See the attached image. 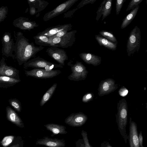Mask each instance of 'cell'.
<instances>
[{
	"instance_id": "cell-8",
	"label": "cell",
	"mask_w": 147,
	"mask_h": 147,
	"mask_svg": "<svg viewBox=\"0 0 147 147\" xmlns=\"http://www.w3.org/2000/svg\"><path fill=\"white\" fill-rule=\"evenodd\" d=\"M78 0H69L61 3L53 9L45 14L43 17L44 21H48L66 12Z\"/></svg>"
},
{
	"instance_id": "cell-9",
	"label": "cell",
	"mask_w": 147,
	"mask_h": 147,
	"mask_svg": "<svg viewBox=\"0 0 147 147\" xmlns=\"http://www.w3.org/2000/svg\"><path fill=\"white\" fill-rule=\"evenodd\" d=\"M26 76H30L40 79L52 78L55 77L61 73L59 70H52L47 71L42 69L34 68L31 70H24Z\"/></svg>"
},
{
	"instance_id": "cell-13",
	"label": "cell",
	"mask_w": 147,
	"mask_h": 147,
	"mask_svg": "<svg viewBox=\"0 0 147 147\" xmlns=\"http://www.w3.org/2000/svg\"><path fill=\"white\" fill-rule=\"evenodd\" d=\"M88 118L87 116L82 112L73 113L65 119V122L71 126L80 127L85 123Z\"/></svg>"
},
{
	"instance_id": "cell-38",
	"label": "cell",
	"mask_w": 147,
	"mask_h": 147,
	"mask_svg": "<svg viewBox=\"0 0 147 147\" xmlns=\"http://www.w3.org/2000/svg\"><path fill=\"white\" fill-rule=\"evenodd\" d=\"M96 0H83L78 4L76 8L78 9L83 7L84 5L89 3L93 4Z\"/></svg>"
},
{
	"instance_id": "cell-14",
	"label": "cell",
	"mask_w": 147,
	"mask_h": 147,
	"mask_svg": "<svg viewBox=\"0 0 147 147\" xmlns=\"http://www.w3.org/2000/svg\"><path fill=\"white\" fill-rule=\"evenodd\" d=\"M129 134L128 136L129 147H140L136 123L129 118Z\"/></svg>"
},
{
	"instance_id": "cell-4",
	"label": "cell",
	"mask_w": 147,
	"mask_h": 147,
	"mask_svg": "<svg viewBox=\"0 0 147 147\" xmlns=\"http://www.w3.org/2000/svg\"><path fill=\"white\" fill-rule=\"evenodd\" d=\"M24 68L32 67L42 68L47 71H50L54 68H63V66L60 64H56L47 61L39 57L29 60L23 64Z\"/></svg>"
},
{
	"instance_id": "cell-24",
	"label": "cell",
	"mask_w": 147,
	"mask_h": 147,
	"mask_svg": "<svg viewBox=\"0 0 147 147\" xmlns=\"http://www.w3.org/2000/svg\"><path fill=\"white\" fill-rule=\"evenodd\" d=\"M139 5L132 9L129 14L127 15L123 20L121 25V28L123 29L126 27L131 22L136 16L139 10Z\"/></svg>"
},
{
	"instance_id": "cell-1",
	"label": "cell",
	"mask_w": 147,
	"mask_h": 147,
	"mask_svg": "<svg viewBox=\"0 0 147 147\" xmlns=\"http://www.w3.org/2000/svg\"><path fill=\"white\" fill-rule=\"evenodd\" d=\"M23 34L19 32L15 35L16 42L14 51L15 59L19 65L26 63L44 48L42 46H36L33 42L30 43L29 40Z\"/></svg>"
},
{
	"instance_id": "cell-18",
	"label": "cell",
	"mask_w": 147,
	"mask_h": 147,
	"mask_svg": "<svg viewBox=\"0 0 147 147\" xmlns=\"http://www.w3.org/2000/svg\"><path fill=\"white\" fill-rule=\"evenodd\" d=\"M71 24H59L48 28L44 30L39 32L37 35H43L49 37L52 36L58 32L69 28H72Z\"/></svg>"
},
{
	"instance_id": "cell-17",
	"label": "cell",
	"mask_w": 147,
	"mask_h": 147,
	"mask_svg": "<svg viewBox=\"0 0 147 147\" xmlns=\"http://www.w3.org/2000/svg\"><path fill=\"white\" fill-rule=\"evenodd\" d=\"M6 111V118L8 121L19 127L22 128L24 127V123L21 119L11 107L7 106Z\"/></svg>"
},
{
	"instance_id": "cell-12",
	"label": "cell",
	"mask_w": 147,
	"mask_h": 147,
	"mask_svg": "<svg viewBox=\"0 0 147 147\" xmlns=\"http://www.w3.org/2000/svg\"><path fill=\"white\" fill-rule=\"evenodd\" d=\"M5 59L3 57L0 60V77L6 76L20 79L19 71L16 68L8 66L5 61Z\"/></svg>"
},
{
	"instance_id": "cell-2",
	"label": "cell",
	"mask_w": 147,
	"mask_h": 147,
	"mask_svg": "<svg viewBox=\"0 0 147 147\" xmlns=\"http://www.w3.org/2000/svg\"><path fill=\"white\" fill-rule=\"evenodd\" d=\"M117 112L116 115V121L118 129L125 143H127L128 135L126 127L127 123L128 106L125 98L120 100L117 104Z\"/></svg>"
},
{
	"instance_id": "cell-23",
	"label": "cell",
	"mask_w": 147,
	"mask_h": 147,
	"mask_svg": "<svg viewBox=\"0 0 147 147\" xmlns=\"http://www.w3.org/2000/svg\"><path fill=\"white\" fill-rule=\"evenodd\" d=\"M36 44L40 46L52 47L51 38L50 37L43 35H38L33 37Z\"/></svg>"
},
{
	"instance_id": "cell-37",
	"label": "cell",
	"mask_w": 147,
	"mask_h": 147,
	"mask_svg": "<svg viewBox=\"0 0 147 147\" xmlns=\"http://www.w3.org/2000/svg\"><path fill=\"white\" fill-rule=\"evenodd\" d=\"M106 1V0H104L102 1L96 12L97 15L96 17V20L97 21L98 20L102 15L101 14L102 9Z\"/></svg>"
},
{
	"instance_id": "cell-33",
	"label": "cell",
	"mask_w": 147,
	"mask_h": 147,
	"mask_svg": "<svg viewBox=\"0 0 147 147\" xmlns=\"http://www.w3.org/2000/svg\"><path fill=\"white\" fill-rule=\"evenodd\" d=\"M81 135L82 137L85 147H93L90 144L88 137L87 133L83 130L81 132Z\"/></svg>"
},
{
	"instance_id": "cell-15",
	"label": "cell",
	"mask_w": 147,
	"mask_h": 147,
	"mask_svg": "<svg viewBox=\"0 0 147 147\" xmlns=\"http://www.w3.org/2000/svg\"><path fill=\"white\" fill-rule=\"evenodd\" d=\"M13 25L16 28L22 30H30L39 26L35 21H31L28 18L23 17L14 20Z\"/></svg>"
},
{
	"instance_id": "cell-30",
	"label": "cell",
	"mask_w": 147,
	"mask_h": 147,
	"mask_svg": "<svg viewBox=\"0 0 147 147\" xmlns=\"http://www.w3.org/2000/svg\"><path fill=\"white\" fill-rule=\"evenodd\" d=\"M8 102L16 111L18 113L21 112L22 109L21 104L18 100L16 98H11L8 100Z\"/></svg>"
},
{
	"instance_id": "cell-44",
	"label": "cell",
	"mask_w": 147,
	"mask_h": 147,
	"mask_svg": "<svg viewBox=\"0 0 147 147\" xmlns=\"http://www.w3.org/2000/svg\"><path fill=\"white\" fill-rule=\"evenodd\" d=\"M77 147H85L83 139H80L76 143Z\"/></svg>"
},
{
	"instance_id": "cell-27",
	"label": "cell",
	"mask_w": 147,
	"mask_h": 147,
	"mask_svg": "<svg viewBox=\"0 0 147 147\" xmlns=\"http://www.w3.org/2000/svg\"><path fill=\"white\" fill-rule=\"evenodd\" d=\"M112 0H106L105 3L102 10V21L111 14L112 7Z\"/></svg>"
},
{
	"instance_id": "cell-28",
	"label": "cell",
	"mask_w": 147,
	"mask_h": 147,
	"mask_svg": "<svg viewBox=\"0 0 147 147\" xmlns=\"http://www.w3.org/2000/svg\"><path fill=\"white\" fill-rule=\"evenodd\" d=\"M99 33L100 35L109 41L114 43L117 44L118 42L117 38L111 32L102 30L99 32Z\"/></svg>"
},
{
	"instance_id": "cell-29",
	"label": "cell",
	"mask_w": 147,
	"mask_h": 147,
	"mask_svg": "<svg viewBox=\"0 0 147 147\" xmlns=\"http://www.w3.org/2000/svg\"><path fill=\"white\" fill-rule=\"evenodd\" d=\"M16 138L13 136H8L4 137L0 142L3 147H9L16 141Z\"/></svg>"
},
{
	"instance_id": "cell-5",
	"label": "cell",
	"mask_w": 147,
	"mask_h": 147,
	"mask_svg": "<svg viewBox=\"0 0 147 147\" xmlns=\"http://www.w3.org/2000/svg\"><path fill=\"white\" fill-rule=\"evenodd\" d=\"M72 62L70 61L67 64L70 67L72 72L68 77V79L75 81L85 80L88 72L86 67L80 62L77 61L74 64L72 63Z\"/></svg>"
},
{
	"instance_id": "cell-3",
	"label": "cell",
	"mask_w": 147,
	"mask_h": 147,
	"mask_svg": "<svg viewBox=\"0 0 147 147\" xmlns=\"http://www.w3.org/2000/svg\"><path fill=\"white\" fill-rule=\"evenodd\" d=\"M141 32L140 28L135 26L130 32L126 45L128 56H130L135 52H138L140 47Z\"/></svg>"
},
{
	"instance_id": "cell-42",
	"label": "cell",
	"mask_w": 147,
	"mask_h": 147,
	"mask_svg": "<svg viewBox=\"0 0 147 147\" xmlns=\"http://www.w3.org/2000/svg\"><path fill=\"white\" fill-rule=\"evenodd\" d=\"M139 143L140 147H144L143 146V136L141 131L138 134Z\"/></svg>"
},
{
	"instance_id": "cell-19",
	"label": "cell",
	"mask_w": 147,
	"mask_h": 147,
	"mask_svg": "<svg viewBox=\"0 0 147 147\" xmlns=\"http://www.w3.org/2000/svg\"><path fill=\"white\" fill-rule=\"evenodd\" d=\"M79 56L86 63L95 66L98 65L101 62V57L89 53H81Z\"/></svg>"
},
{
	"instance_id": "cell-36",
	"label": "cell",
	"mask_w": 147,
	"mask_h": 147,
	"mask_svg": "<svg viewBox=\"0 0 147 147\" xmlns=\"http://www.w3.org/2000/svg\"><path fill=\"white\" fill-rule=\"evenodd\" d=\"M125 1L126 0H116L115 5L116 15H117L119 14L123 4Z\"/></svg>"
},
{
	"instance_id": "cell-7",
	"label": "cell",
	"mask_w": 147,
	"mask_h": 147,
	"mask_svg": "<svg viewBox=\"0 0 147 147\" xmlns=\"http://www.w3.org/2000/svg\"><path fill=\"white\" fill-rule=\"evenodd\" d=\"M1 43L2 55L7 57H11L14 60L15 57L13 52L14 51L15 43L11 33L6 32L4 34L1 39Z\"/></svg>"
},
{
	"instance_id": "cell-21",
	"label": "cell",
	"mask_w": 147,
	"mask_h": 147,
	"mask_svg": "<svg viewBox=\"0 0 147 147\" xmlns=\"http://www.w3.org/2000/svg\"><path fill=\"white\" fill-rule=\"evenodd\" d=\"M95 38L100 46H102L113 51H115L117 47V44L114 43L108 40L100 34L96 35Z\"/></svg>"
},
{
	"instance_id": "cell-43",
	"label": "cell",
	"mask_w": 147,
	"mask_h": 147,
	"mask_svg": "<svg viewBox=\"0 0 147 147\" xmlns=\"http://www.w3.org/2000/svg\"><path fill=\"white\" fill-rule=\"evenodd\" d=\"M30 6V13L31 15H34L37 13L36 9L33 6L29 5Z\"/></svg>"
},
{
	"instance_id": "cell-41",
	"label": "cell",
	"mask_w": 147,
	"mask_h": 147,
	"mask_svg": "<svg viewBox=\"0 0 147 147\" xmlns=\"http://www.w3.org/2000/svg\"><path fill=\"white\" fill-rule=\"evenodd\" d=\"M78 9L76 8L72 10H71L64 14V18H71L75 12Z\"/></svg>"
},
{
	"instance_id": "cell-6",
	"label": "cell",
	"mask_w": 147,
	"mask_h": 147,
	"mask_svg": "<svg viewBox=\"0 0 147 147\" xmlns=\"http://www.w3.org/2000/svg\"><path fill=\"white\" fill-rule=\"evenodd\" d=\"M77 30H74L68 32L65 35L60 37H51L52 47L62 48L71 47L74 43Z\"/></svg>"
},
{
	"instance_id": "cell-16",
	"label": "cell",
	"mask_w": 147,
	"mask_h": 147,
	"mask_svg": "<svg viewBox=\"0 0 147 147\" xmlns=\"http://www.w3.org/2000/svg\"><path fill=\"white\" fill-rule=\"evenodd\" d=\"M36 144L49 147H64L65 146L64 139L52 138L48 137H45L38 140Z\"/></svg>"
},
{
	"instance_id": "cell-11",
	"label": "cell",
	"mask_w": 147,
	"mask_h": 147,
	"mask_svg": "<svg viewBox=\"0 0 147 147\" xmlns=\"http://www.w3.org/2000/svg\"><path fill=\"white\" fill-rule=\"evenodd\" d=\"M46 52L50 57L63 66L65 65V61L68 59L65 50L58 47H49L46 49Z\"/></svg>"
},
{
	"instance_id": "cell-25",
	"label": "cell",
	"mask_w": 147,
	"mask_h": 147,
	"mask_svg": "<svg viewBox=\"0 0 147 147\" xmlns=\"http://www.w3.org/2000/svg\"><path fill=\"white\" fill-rule=\"evenodd\" d=\"M29 5L34 6L37 10V13L44 9L49 4V3L43 0H28Z\"/></svg>"
},
{
	"instance_id": "cell-26",
	"label": "cell",
	"mask_w": 147,
	"mask_h": 147,
	"mask_svg": "<svg viewBox=\"0 0 147 147\" xmlns=\"http://www.w3.org/2000/svg\"><path fill=\"white\" fill-rule=\"evenodd\" d=\"M57 86V83L53 84L44 94L40 102V106H42L50 99L54 93Z\"/></svg>"
},
{
	"instance_id": "cell-10",
	"label": "cell",
	"mask_w": 147,
	"mask_h": 147,
	"mask_svg": "<svg viewBox=\"0 0 147 147\" xmlns=\"http://www.w3.org/2000/svg\"><path fill=\"white\" fill-rule=\"evenodd\" d=\"M118 88V84L115 81L111 78H108L101 81L98 89V94L101 96L108 94L115 90Z\"/></svg>"
},
{
	"instance_id": "cell-32",
	"label": "cell",
	"mask_w": 147,
	"mask_h": 147,
	"mask_svg": "<svg viewBox=\"0 0 147 147\" xmlns=\"http://www.w3.org/2000/svg\"><path fill=\"white\" fill-rule=\"evenodd\" d=\"M143 0H132L131 1L126 9V11L134 9Z\"/></svg>"
},
{
	"instance_id": "cell-20",
	"label": "cell",
	"mask_w": 147,
	"mask_h": 147,
	"mask_svg": "<svg viewBox=\"0 0 147 147\" xmlns=\"http://www.w3.org/2000/svg\"><path fill=\"white\" fill-rule=\"evenodd\" d=\"M47 129L51 132V136H53L57 134H65L67 132L66 130V127L63 125L57 124L50 123L44 125Z\"/></svg>"
},
{
	"instance_id": "cell-39",
	"label": "cell",
	"mask_w": 147,
	"mask_h": 147,
	"mask_svg": "<svg viewBox=\"0 0 147 147\" xmlns=\"http://www.w3.org/2000/svg\"><path fill=\"white\" fill-rule=\"evenodd\" d=\"M72 28H69L63 30H62L57 33L55 35L51 36V37H62L65 35L69 31L71 30Z\"/></svg>"
},
{
	"instance_id": "cell-40",
	"label": "cell",
	"mask_w": 147,
	"mask_h": 147,
	"mask_svg": "<svg viewBox=\"0 0 147 147\" xmlns=\"http://www.w3.org/2000/svg\"><path fill=\"white\" fill-rule=\"evenodd\" d=\"M118 92L120 96L124 97L127 95L128 92V91L127 88L123 86L119 89Z\"/></svg>"
},
{
	"instance_id": "cell-22",
	"label": "cell",
	"mask_w": 147,
	"mask_h": 147,
	"mask_svg": "<svg viewBox=\"0 0 147 147\" xmlns=\"http://www.w3.org/2000/svg\"><path fill=\"white\" fill-rule=\"evenodd\" d=\"M21 80L6 76L0 77V87L7 88L20 82Z\"/></svg>"
},
{
	"instance_id": "cell-31",
	"label": "cell",
	"mask_w": 147,
	"mask_h": 147,
	"mask_svg": "<svg viewBox=\"0 0 147 147\" xmlns=\"http://www.w3.org/2000/svg\"><path fill=\"white\" fill-rule=\"evenodd\" d=\"M8 11L7 6H3L0 8V23L3 21L7 17Z\"/></svg>"
},
{
	"instance_id": "cell-35",
	"label": "cell",
	"mask_w": 147,
	"mask_h": 147,
	"mask_svg": "<svg viewBox=\"0 0 147 147\" xmlns=\"http://www.w3.org/2000/svg\"><path fill=\"white\" fill-rule=\"evenodd\" d=\"M24 142L21 137L18 136L13 144L9 147H23Z\"/></svg>"
},
{
	"instance_id": "cell-45",
	"label": "cell",
	"mask_w": 147,
	"mask_h": 147,
	"mask_svg": "<svg viewBox=\"0 0 147 147\" xmlns=\"http://www.w3.org/2000/svg\"><path fill=\"white\" fill-rule=\"evenodd\" d=\"M101 147H113L111 145L109 142L104 141L102 143L101 145Z\"/></svg>"
},
{
	"instance_id": "cell-34",
	"label": "cell",
	"mask_w": 147,
	"mask_h": 147,
	"mask_svg": "<svg viewBox=\"0 0 147 147\" xmlns=\"http://www.w3.org/2000/svg\"><path fill=\"white\" fill-rule=\"evenodd\" d=\"M94 96L92 92H88L83 96L82 100L84 103H88L92 100Z\"/></svg>"
}]
</instances>
